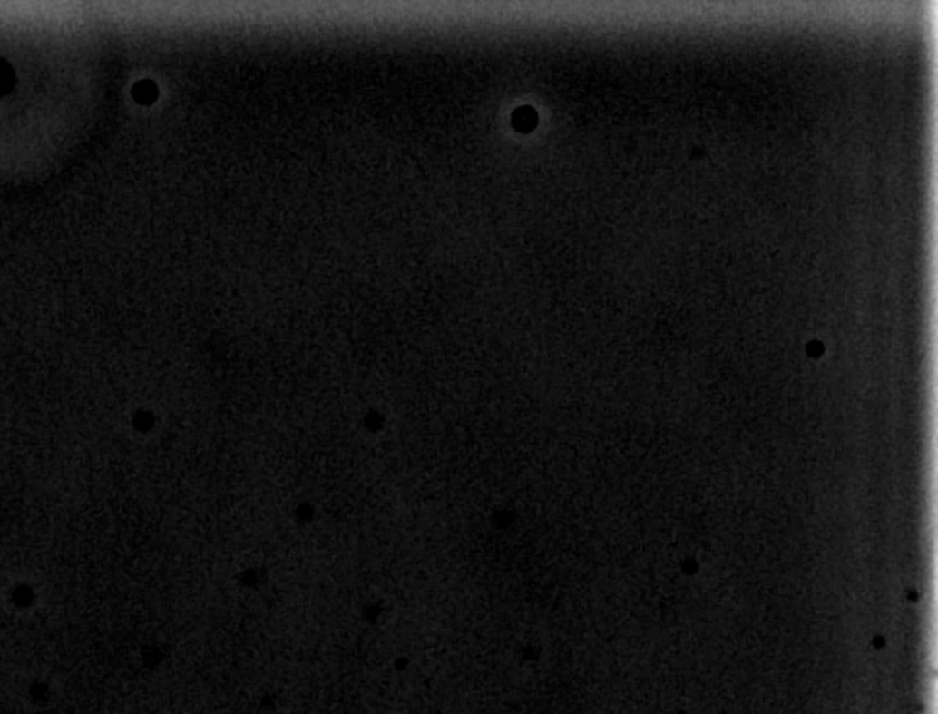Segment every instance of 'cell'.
<instances>
[{
	"instance_id": "obj_1",
	"label": "cell",
	"mask_w": 938,
	"mask_h": 714,
	"mask_svg": "<svg viewBox=\"0 0 938 714\" xmlns=\"http://www.w3.org/2000/svg\"><path fill=\"white\" fill-rule=\"evenodd\" d=\"M534 122H536V115H534V111L531 107H521L517 113H515L517 129H523V131L533 129Z\"/></svg>"
},
{
	"instance_id": "obj_2",
	"label": "cell",
	"mask_w": 938,
	"mask_h": 714,
	"mask_svg": "<svg viewBox=\"0 0 938 714\" xmlns=\"http://www.w3.org/2000/svg\"><path fill=\"white\" fill-rule=\"evenodd\" d=\"M134 93H136V100L150 102V100H154V97H156V86L151 82H141L134 88Z\"/></svg>"
}]
</instances>
